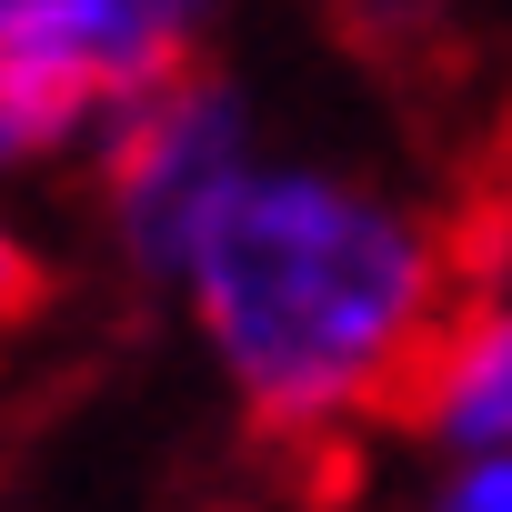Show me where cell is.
<instances>
[{
    "label": "cell",
    "instance_id": "cell-6",
    "mask_svg": "<svg viewBox=\"0 0 512 512\" xmlns=\"http://www.w3.org/2000/svg\"><path fill=\"white\" fill-rule=\"evenodd\" d=\"M442 221H452V251H462L472 292L512 282V111L492 121V141H482V161L462 171V191L442 201Z\"/></svg>",
    "mask_w": 512,
    "mask_h": 512
},
{
    "label": "cell",
    "instance_id": "cell-3",
    "mask_svg": "<svg viewBox=\"0 0 512 512\" xmlns=\"http://www.w3.org/2000/svg\"><path fill=\"white\" fill-rule=\"evenodd\" d=\"M221 21V0H0V61L71 91L81 111H131L141 91L181 81Z\"/></svg>",
    "mask_w": 512,
    "mask_h": 512
},
{
    "label": "cell",
    "instance_id": "cell-4",
    "mask_svg": "<svg viewBox=\"0 0 512 512\" xmlns=\"http://www.w3.org/2000/svg\"><path fill=\"white\" fill-rule=\"evenodd\" d=\"M392 432L442 442V452H512V282L452 302V322L432 332Z\"/></svg>",
    "mask_w": 512,
    "mask_h": 512
},
{
    "label": "cell",
    "instance_id": "cell-2",
    "mask_svg": "<svg viewBox=\"0 0 512 512\" xmlns=\"http://www.w3.org/2000/svg\"><path fill=\"white\" fill-rule=\"evenodd\" d=\"M251 171V121H241V91L221 71H181L161 91H141L131 111H111L101 131V211H111V241L141 282H181L191 262V231L201 211Z\"/></svg>",
    "mask_w": 512,
    "mask_h": 512
},
{
    "label": "cell",
    "instance_id": "cell-8",
    "mask_svg": "<svg viewBox=\"0 0 512 512\" xmlns=\"http://www.w3.org/2000/svg\"><path fill=\"white\" fill-rule=\"evenodd\" d=\"M432 512H512V452H452L432 482Z\"/></svg>",
    "mask_w": 512,
    "mask_h": 512
},
{
    "label": "cell",
    "instance_id": "cell-9",
    "mask_svg": "<svg viewBox=\"0 0 512 512\" xmlns=\"http://www.w3.org/2000/svg\"><path fill=\"white\" fill-rule=\"evenodd\" d=\"M31 312H51V262L21 231H0V332H21Z\"/></svg>",
    "mask_w": 512,
    "mask_h": 512
},
{
    "label": "cell",
    "instance_id": "cell-1",
    "mask_svg": "<svg viewBox=\"0 0 512 512\" xmlns=\"http://www.w3.org/2000/svg\"><path fill=\"white\" fill-rule=\"evenodd\" d=\"M181 292L262 452L332 492L352 482V442L392 432L472 272L442 211L382 201L342 171L251 161L201 211Z\"/></svg>",
    "mask_w": 512,
    "mask_h": 512
},
{
    "label": "cell",
    "instance_id": "cell-5",
    "mask_svg": "<svg viewBox=\"0 0 512 512\" xmlns=\"http://www.w3.org/2000/svg\"><path fill=\"white\" fill-rule=\"evenodd\" d=\"M332 41L422 121L452 111L482 71V0H322Z\"/></svg>",
    "mask_w": 512,
    "mask_h": 512
},
{
    "label": "cell",
    "instance_id": "cell-7",
    "mask_svg": "<svg viewBox=\"0 0 512 512\" xmlns=\"http://www.w3.org/2000/svg\"><path fill=\"white\" fill-rule=\"evenodd\" d=\"M71 141H101V111H81L71 91L31 81L21 61H0V171H31V161H51Z\"/></svg>",
    "mask_w": 512,
    "mask_h": 512
}]
</instances>
